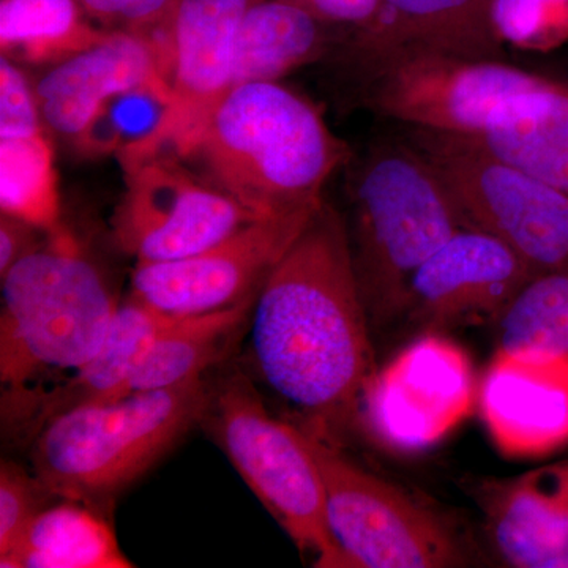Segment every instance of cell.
<instances>
[{
  "instance_id": "25",
  "label": "cell",
  "mask_w": 568,
  "mask_h": 568,
  "mask_svg": "<svg viewBox=\"0 0 568 568\" xmlns=\"http://www.w3.org/2000/svg\"><path fill=\"white\" fill-rule=\"evenodd\" d=\"M0 211L47 234L62 230L59 174L47 130L0 136Z\"/></svg>"
},
{
  "instance_id": "10",
  "label": "cell",
  "mask_w": 568,
  "mask_h": 568,
  "mask_svg": "<svg viewBox=\"0 0 568 568\" xmlns=\"http://www.w3.org/2000/svg\"><path fill=\"white\" fill-rule=\"evenodd\" d=\"M372 103L410 129L476 136L497 111L547 80L497 59L402 51L377 62Z\"/></svg>"
},
{
  "instance_id": "32",
  "label": "cell",
  "mask_w": 568,
  "mask_h": 568,
  "mask_svg": "<svg viewBox=\"0 0 568 568\" xmlns=\"http://www.w3.org/2000/svg\"><path fill=\"white\" fill-rule=\"evenodd\" d=\"M325 26H354L365 31L379 17L383 0H286Z\"/></svg>"
},
{
  "instance_id": "33",
  "label": "cell",
  "mask_w": 568,
  "mask_h": 568,
  "mask_svg": "<svg viewBox=\"0 0 568 568\" xmlns=\"http://www.w3.org/2000/svg\"><path fill=\"white\" fill-rule=\"evenodd\" d=\"M39 234L47 233L2 213L0 216V276L7 275V272L14 264L20 263L22 257L36 252L50 235L48 234L44 241H40Z\"/></svg>"
},
{
  "instance_id": "26",
  "label": "cell",
  "mask_w": 568,
  "mask_h": 568,
  "mask_svg": "<svg viewBox=\"0 0 568 568\" xmlns=\"http://www.w3.org/2000/svg\"><path fill=\"white\" fill-rule=\"evenodd\" d=\"M497 323L499 349L568 358V267L534 275Z\"/></svg>"
},
{
  "instance_id": "31",
  "label": "cell",
  "mask_w": 568,
  "mask_h": 568,
  "mask_svg": "<svg viewBox=\"0 0 568 568\" xmlns=\"http://www.w3.org/2000/svg\"><path fill=\"white\" fill-rule=\"evenodd\" d=\"M85 17L108 32L141 37L173 14L178 0H78Z\"/></svg>"
},
{
  "instance_id": "5",
  "label": "cell",
  "mask_w": 568,
  "mask_h": 568,
  "mask_svg": "<svg viewBox=\"0 0 568 568\" xmlns=\"http://www.w3.org/2000/svg\"><path fill=\"white\" fill-rule=\"evenodd\" d=\"M355 272L369 321L405 313L418 268L463 230L447 183L413 144L375 149L353 185Z\"/></svg>"
},
{
  "instance_id": "9",
  "label": "cell",
  "mask_w": 568,
  "mask_h": 568,
  "mask_svg": "<svg viewBox=\"0 0 568 568\" xmlns=\"http://www.w3.org/2000/svg\"><path fill=\"white\" fill-rule=\"evenodd\" d=\"M112 239L136 263H168L203 252L257 220L174 155L122 166Z\"/></svg>"
},
{
  "instance_id": "29",
  "label": "cell",
  "mask_w": 568,
  "mask_h": 568,
  "mask_svg": "<svg viewBox=\"0 0 568 568\" xmlns=\"http://www.w3.org/2000/svg\"><path fill=\"white\" fill-rule=\"evenodd\" d=\"M54 497L36 474L17 463L0 465V558L20 540L33 517Z\"/></svg>"
},
{
  "instance_id": "21",
  "label": "cell",
  "mask_w": 568,
  "mask_h": 568,
  "mask_svg": "<svg viewBox=\"0 0 568 568\" xmlns=\"http://www.w3.org/2000/svg\"><path fill=\"white\" fill-rule=\"evenodd\" d=\"M257 295L203 315L171 317L134 366L125 394L162 390L204 377L219 364L252 315Z\"/></svg>"
},
{
  "instance_id": "8",
  "label": "cell",
  "mask_w": 568,
  "mask_h": 568,
  "mask_svg": "<svg viewBox=\"0 0 568 568\" xmlns=\"http://www.w3.org/2000/svg\"><path fill=\"white\" fill-rule=\"evenodd\" d=\"M306 439L323 476L332 532L355 568L465 566V549L436 514L354 465L342 448Z\"/></svg>"
},
{
  "instance_id": "17",
  "label": "cell",
  "mask_w": 568,
  "mask_h": 568,
  "mask_svg": "<svg viewBox=\"0 0 568 568\" xmlns=\"http://www.w3.org/2000/svg\"><path fill=\"white\" fill-rule=\"evenodd\" d=\"M500 558L519 568H568V463L500 481L484 497Z\"/></svg>"
},
{
  "instance_id": "11",
  "label": "cell",
  "mask_w": 568,
  "mask_h": 568,
  "mask_svg": "<svg viewBox=\"0 0 568 568\" xmlns=\"http://www.w3.org/2000/svg\"><path fill=\"white\" fill-rule=\"evenodd\" d=\"M478 387L466 351L428 332L377 369L358 420L379 446L416 454L436 446L473 413Z\"/></svg>"
},
{
  "instance_id": "3",
  "label": "cell",
  "mask_w": 568,
  "mask_h": 568,
  "mask_svg": "<svg viewBox=\"0 0 568 568\" xmlns=\"http://www.w3.org/2000/svg\"><path fill=\"white\" fill-rule=\"evenodd\" d=\"M119 305L102 271L63 230L2 276L0 383L9 424L50 381L61 383L99 353Z\"/></svg>"
},
{
  "instance_id": "19",
  "label": "cell",
  "mask_w": 568,
  "mask_h": 568,
  "mask_svg": "<svg viewBox=\"0 0 568 568\" xmlns=\"http://www.w3.org/2000/svg\"><path fill=\"white\" fill-rule=\"evenodd\" d=\"M171 317L130 295L119 305L99 353L61 383L37 395L14 422H20L24 435L33 439L62 414L125 395L142 353Z\"/></svg>"
},
{
  "instance_id": "12",
  "label": "cell",
  "mask_w": 568,
  "mask_h": 568,
  "mask_svg": "<svg viewBox=\"0 0 568 568\" xmlns=\"http://www.w3.org/2000/svg\"><path fill=\"white\" fill-rule=\"evenodd\" d=\"M317 207L253 220L223 241L183 260L136 263L132 295L156 312L174 317L203 315L241 304L260 293L265 278Z\"/></svg>"
},
{
  "instance_id": "22",
  "label": "cell",
  "mask_w": 568,
  "mask_h": 568,
  "mask_svg": "<svg viewBox=\"0 0 568 568\" xmlns=\"http://www.w3.org/2000/svg\"><path fill=\"white\" fill-rule=\"evenodd\" d=\"M2 568H130L110 523L95 508L61 499L33 517Z\"/></svg>"
},
{
  "instance_id": "24",
  "label": "cell",
  "mask_w": 568,
  "mask_h": 568,
  "mask_svg": "<svg viewBox=\"0 0 568 568\" xmlns=\"http://www.w3.org/2000/svg\"><path fill=\"white\" fill-rule=\"evenodd\" d=\"M108 33L78 0H0V50L18 65H55Z\"/></svg>"
},
{
  "instance_id": "15",
  "label": "cell",
  "mask_w": 568,
  "mask_h": 568,
  "mask_svg": "<svg viewBox=\"0 0 568 568\" xmlns=\"http://www.w3.org/2000/svg\"><path fill=\"white\" fill-rule=\"evenodd\" d=\"M478 407L500 454L536 458L568 444V358L497 349Z\"/></svg>"
},
{
  "instance_id": "20",
  "label": "cell",
  "mask_w": 568,
  "mask_h": 568,
  "mask_svg": "<svg viewBox=\"0 0 568 568\" xmlns=\"http://www.w3.org/2000/svg\"><path fill=\"white\" fill-rule=\"evenodd\" d=\"M465 140L568 193V89L548 81L523 93Z\"/></svg>"
},
{
  "instance_id": "27",
  "label": "cell",
  "mask_w": 568,
  "mask_h": 568,
  "mask_svg": "<svg viewBox=\"0 0 568 568\" xmlns=\"http://www.w3.org/2000/svg\"><path fill=\"white\" fill-rule=\"evenodd\" d=\"M171 102L166 84L141 85L115 95L71 144L82 156L118 155L159 129Z\"/></svg>"
},
{
  "instance_id": "4",
  "label": "cell",
  "mask_w": 568,
  "mask_h": 568,
  "mask_svg": "<svg viewBox=\"0 0 568 568\" xmlns=\"http://www.w3.org/2000/svg\"><path fill=\"white\" fill-rule=\"evenodd\" d=\"M209 396L211 386L200 377L62 414L32 439L33 474L58 499L108 507L203 424Z\"/></svg>"
},
{
  "instance_id": "30",
  "label": "cell",
  "mask_w": 568,
  "mask_h": 568,
  "mask_svg": "<svg viewBox=\"0 0 568 568\" xmlns=\"http://www.w3.org/2000/svg\"><path fill=\"white\" fill-rule=\"evenodd\" d=\"M44 126L32 82L17 62L0 55V136H21Z\"/></svg>"
},
{
  "instance_id": "23",
  "label": "cell",
  "mask_w": 568,
  "mask_h": 568,
  "mask_svg": "<svg viewBox=\"0 0 568 568\" xmlns=\"http://www.w3.org/2000/svg\"><path fill=\"white\" fill-rule=\"evenodd\" d=\"M325 28L286 0H257L246 11L235 39L233 88L276 82L315 62L327 50Z\"/></svg>"
},
{
  "instance_id": "14",
  "label": "cell",
  "mask_w": 568,
  "mask_h": 568,
  "mask_svg": "<svg viewBox=\"0 0 568 568\" xmlns=\"http://www.w3.org/2000/svg\"><path fill=\"white\" fill-rule=\"evenodd\" d=\"M536 274L495 235L463 227L418 268L405 313L428 332L497 323Z\"/></svg>"
},
{
  "instance_id": "2",
  "label": "cell",
  "mask_w": 568,
  "mask_h": 568,
  "mask_svg": "<svg viewBox=\"0 0 568 568\" xmlns=\"http://www.w3.org/2000/svg\"><path fill=\"white\" fill-rule=\"evenodd\" d=\"M347 156L315 104L276 81L231 89L179 159L256 219H276L323 203Z\"/></svg>"
},
{
  "instance_id": "7",
  "label": "cell",
  "mask_w": 568,
  "mask_h": 568,
  "mask_svg": "<svg viewBox=\"0 0 568 568\" xmlns=\"http://www.w3.org/2000/svg\"><path fill=\"white\" fill-rule=\"evenodd\" d=\"M470 230L495 235L536 272L568 267V193L455 134L413 129Z\"/></svg>"
},
{
  "instance_id": "6",
  "label": "cell",
  "mask_w": 568,
  "mask_h": 568,
  "mask_svg": "<svg viewBox=\"0 0 568 568\" xmlns=\"http://www.w3.org/2000/svg\"><path fill=\"white\" fill-rule=\"evenodd\" d=\"M203 425L315 567L355 568L332 532L323 476L305 433L272 414L248 373H230L211 386Z\"/></svg>"
},
{
  "instance_id": "28",
  "label": "cell",
  "mask_w": 568,
  "mask_h": 568,
  "mask_svg": "<svg viewBox=\"0 0 568 568\" xmlns=\"http://www.w3.org/2000/svg\"><path fill=\"white\" fill-rule=\"evenodd\" d=\"M491 21L500 43L544 48L568 28V0H493Z\"/></svg>"
},
{
  "instance_id": "13",
  "label": "cell",
  "mask_w": 568,
  "mask_h": 568,
  "mask_svg": "<svg viewBox=\"0 0 568 568\" xmlns=\"http://www.w3.org/2000/svg\"><path fill=\"white\" fill-rule=\"evenodd\" d=\"M254 2L178 0L170 106L152 136L115 155L121 166L186 151L233 88L235 39Z\"/></svg>"
},
{
  "instance_id": "1",
  "label": "cell",
  "mask_w": 568,
  "mask_h": 568,
  "mask_svg": "<svg viewBox=\"0 0 568 568\" xmlns=\"http://www.w3.org/2000/svg\"><path fill=\"white\" fill-rule=\"evenodd\" d=\"M250 323L256 379L290 409L291 424L342 447L377 368L349 231L331 204L323 201L265 278Z\"/></svg>"
},
{
  "instance_id": "18",
  "label": "cell",
  "mask_w": 568,
  "mask_h": 568,
  "mask_svg": "<svg viewBox=\"0 0 568 568\" xmlns=\"http://www.w3.org/2000/svg\"><path fill=\"white\" fill-rule=\"evenodd\" d=\"M491 6L493 0H383L377 20L357 32L355 48L375 63L417 50L497 59L503 43Z\"/></svg>"
},
{
  "instance_id": "16",
  "label": "cell",
  "mask_w": 568,
  "mask_h": 568,
  "mask_svg": "<svg viewBox=\"0 0 568 568\" xmlns=\"http://www.w3.org/2000/svg\"><path fill=\"white\" fill-rule=\"evenodd\" d=\"M153 84L170 82L148 44L132 33L110 32L88 50L51 65L33 88L47 129L73 142L115 95Z\"/></svg>"
}]
</instances>
